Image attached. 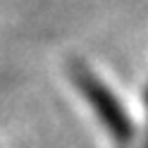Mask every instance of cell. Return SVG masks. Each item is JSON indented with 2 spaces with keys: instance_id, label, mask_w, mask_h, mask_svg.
I'll use <instances>...</instances> for the list:
<instances>
[{
  "instance_id": "6da1fadb",
  "label": "cell",
  "mask_w": 148,
  "mask_h": 148,
  "mask_svg": "<svg viewBox=\"0 0 148 148\" xmlns=\"http://www.w3.org/2000/svg\"><path fill=\"white\" fill-rule=\"evenodd\" d=\"M72 74H74V79H77V84L81 86V91L86 93V98L91 100V105L96 108V112L100 115V119L105 122V127L110 129V134H112L119 143H129L134 138V129H132L129 117L124 115L122 105L112 98V93L100 84L84 64L74 62Z\"/></svg>"
}]
</instances>
